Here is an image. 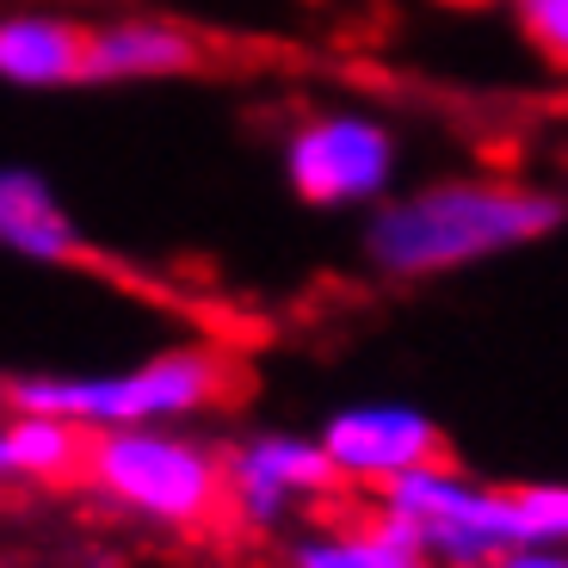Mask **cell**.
Listing matches in <instances>:
<instances>
[{"label": "cell", "mask_w": 568, "mask_h": 568, "mask_svg": "<svg viewBox=\"0 0 568 568\" xmlns=\"http://www.w3.org/2000/svg\"><path fill=\"white\" fill-rule=\"evenodd\" d=\"M562 216L568 199L550 185L500 180V173H445V180L389 192L358 229V254L377 278L426 284L526 254L550 242Z\"/></svg>", "instance_id": "cell-1"}, {"label": "cell", "mask_w": 568, "mask_h": 568, "mask_svg": "<svg viewBox=\"0 0 568 568\" xmlns=\"http://www.w3.org/2000/svg\"><path fill=\"white\" fill-rule=\"evenodd\" d=\"M242 384L216 346H168L118 371H38L13 377L0 389L7 414H62L87 433H118V426H180L223 408Z\"/></svg>", "instance_id": "cell-2"}, {"label": "cell", "mask_w": 568, "mask_h": 568, "mask_svg": "<svg viewBox=\"0 0 568 568\" xmlns=\"http://www.w3.org/2000/svg\"><path fill=\"white\" fill-rule=\"evenodd\" d=\"M87 483L112 507L136 513L149 526H211L229 507V476L223 452L180 426H118V433H93L87 445Z\"/></svg>", "instance_id": "cell-3"}, {"label": "cell", "mask_w": 568, "mask_h": 568, "mask_svg": "<svg viewBox=\"0 0 568 568\" xmlns=\"http://www.w3.org/2000/svg\"><path fill=\"white\" fill-rule=\"evenodd\" d=\"M389 513H396L408 538L426 550L433 568H500L513 550H519V507H513V488H495V483H476L464 476L457 464H426V469H408L384 488Z\"/></svg>", "instance_id": "cell-4"}, {"label": "cell", "mask_w": 568, "mask_h": 568, "mask_svg": "<svg viewBox=\"0 0 568 568\" xmlns=\"http://www.w3.org/2000/svg\"><path fill=\"white\" fill-rule=\"evenodd\" d=\"M402 136L377 112H310L284 136V185L315 211H377L396 192Z\"/></svg>", "instance_id": "cell-5"}, {"label": "cell", "mask_w": 568, "mask_h": 568, "mask_svg": "<svg viewBox=\"0 0 568 568\" xmlns=\"http://www.w3.org/2000/svg\"><path fill=\"white\" fill-rule=\"evenodd\" d=\"M229 476V507L254 531H278L297 513H315L327 495H341L334 457L315 433H284V426H260L223 452Z\"/></svg>", "instance_id": "cell-6"}, {"label": "cell", "mask_w": 568, "mask_h": 568, "mask_svg": "<svg viewBox=\"0 0 568 568\" xmlns=\"http://www.w3.org/2000/svg\"><path fill=\"white\" fill-rule=\"evenodd\" d=\"M315 439L334 457L341 488H365V495H384L396 476L445 457L439 420L426 408H414V402H346V408H334L322 420Z\"/></svg>", "instance_id": "cell-7"}, {"label": "cell", "mask_w": 568, "mask_h": 568, "mask_svg": "<svg viewBox=\"0 0 568 568\" xmlns=\"http://www.w3.org/2000/svg\"><path fill=\"white\" fill-rule=\"evenodd\" d=\"M204 62V43L180 19L130 13L105 19L87 38V87H136V81H180Z\"/></svg>", "instance_id": "cell-8"}, {"label": "cell", "mask_w": 568, "mask_h": 568, "mask_svg": "<svg viewBox=\"0 0 568 568\" xmlns=\"http://www.w3.org/2000/svg\"><path fill=\"white\" fill-rule=\"evenodd\" d=\"M284 568H433L384 500L353 513H327L284 544Z\"/></svg>", "instance_id": "cell-9"}, {"label": "cell", "mask_w": 568, "mask_h": 568, "mask_svg": "<svg viewBox=\"0 0 568 568\" xmlns=\"http://www.w3.org/2000/svg\"><path fill=\"white\" fill-rule=\"evenodd\" d=\"M0 254L31 266H81L87 235L38 168H0Z\"/></svg>", "instance_id": "cell-10"}, {"label": "cell", "mask_w": 568, "mask_h": 568, "mask_svg": "<svg viewBox=\"0 0 568 568\" xmlns=\"http://www.w3.org/2000/svg\"><path fill=\"white\" fill-rule=\"evenodd\" d=\"M87 38L93 26H74L62 13H0V87L19 93L87 87Z\"/></svg>", "instance_id": "cell-11"}, {"label": "cell", "mask_w": 568, "mask_h": 568, "mask_svg": "<svg viewBox=\"0 0 568 568\" xmlns=\"http://www.w3.org/2000/svg\"><path fill=\"white\" fill-rule=\"evenodd\" d=\"M13 433V464H19V483H69L87 469V445L93 433L62 414H13L7 420Z\"/></svg>", "instance_id": "cell-12"}, {"label": "cell", "mask_w": 568, "mask_h": 568, "mask_svg": "<svg viewBox=\"0 0 568 568\" xmlns=\"http://www.w3.org/2000/svg\"><path fill=\"white\" fill-rule=\"evenodd\" d=\"M513 507H519V538L526 544L568 550V483H519Z\"/></svg>", "instance_id": "cell-13"}, {"label": "cell", "mask_w": 568, "mask_h": 568, "mask_svg": "<svg viewBox=\"0 0 568 568\" xmlns=\"http://www.w3.org/2000/svg\"><path fill=\"white\" fill-rule=\"evenodd\" d=\"M513 31L538 50L550 69L568 74V0H507Z\"/></svg>", "instance_id": "cell-14"}, {"label": "cell", "mask_w": 568, "mask_h": 568, "mask_svg": "<svg viewBox=\"0 0 568 568\" xmlns=\"http://www.w3.org/2000/svg\"><path fill=\"white\" fill-rule=\"evenodd\" d=\"M500 568H568V550H556V544H519Z\"/></svg>", "instance_id": "cell-15"}, {"label": "cell", "mask_w": 568, "mask_h": 568, "mask_svg": "<svg viewBox=\"0 0 568 568\" xmlns=\"http://www.w3.org/2000/svg\"><path fill=\"white\" fill-rule=\"evenodd\" d=\"M0 483H19V464H13V433L0 426Z\"/></svg>", "instance_id": "cell-16"}]
</instances>
